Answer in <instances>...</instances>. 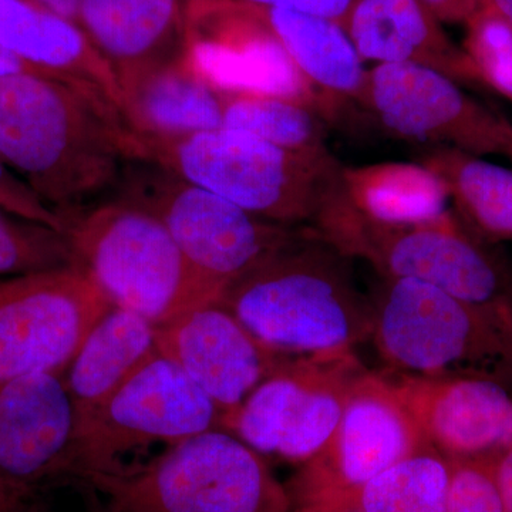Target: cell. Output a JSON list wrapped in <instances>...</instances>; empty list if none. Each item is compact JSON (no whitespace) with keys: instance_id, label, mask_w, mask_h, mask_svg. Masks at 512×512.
<instances>
[{"instance_id":"f1b7e54d","label":"cell","mask_w":512,"mask_h":512,"mask_svg":"<svg viewBox=\"0 0 512 512\" xmlns=\"http://www.w3.org/2000/svg\"><path fill=\"white\" fill-rule=\"evenodd\" d=\"M447 463V512H507L495 458H450Z\"/></svg>"},{"instance_id":"3957f363","label":"cell","mask_w":512,"mask_h":512,"mask_svg":"<svg viewBox=\"0 0 512 512\" xmlns=\"http://www.w3.org/2000/svg\"><path fill=\"white\" fill-rule=\"evenodd\" d=\"M133 137L138 160L161 165L254 217L285 227H312L345 171L330 151L293 153L232 128Z\"/></svg>"},{"instance_id":"7402d4cb","label":"cell","mask_w":512,"mask_h":512,"mask_svg":"<svg viewBox=\"0 0 512 512\" xmlns=\"http://www.w3.org/2000/svg\"><path fill=\"white\" fill-rule=\"evenodd\" d=\"M158 328L136 312L113 305L87 333L63 379L84 417L158 352Z\"/></svg>"},{"instance_id":"ac0fdd59","label":"cell","mask_w":512,"mask_h":512,"mask_svg":"<svg viewBox=\"0 0 512 512\" xmlns=\"http://www.w3.org/2000/svg\"><path fill=\"white\" fill-rule=\"evenodd\" d=\"M363 62L419 64L467 86L483 84L421 0H355L342 23Z\"/></svg>"},{"instance_id":"83f0119b","label":"cell","mask_w":512,"mask_h":512,"mask_svg":"<svg viewBox=\"0 0 512 512\" xmlns=\"http://www.w3.org/2000/svg\"><path fill=\"white\" fill-rule=\"evenodd\" d=\"M464 52L485 86L512 103V22L491 6L467 20Z\"/></svg>"},{"instance_id":"9a60e30c","label":"cell","mask_w":512,"mask_h":512,"mask_svg":"<svg viewBox=\"0 0 512 512\" xmlns=\"http://www.w3.org/2000/svg\"><path fill=\"white\" fill-rule=\"evenodd\" d=\"M158 350L220 409L237 410L288 355L264 345L218 302L204 303L157 332Z\"/></svg>"},{"instance_id":"d4e9b609","label":"cell","mask_w":512,"mask_h":512,"mask_svg":"<svg viewBox=\"0 0 512 512\" xmlns=\"http://www.w3.org/2000/svg\"><path fill=\"white\" fill-rule=\"evenodd\" d=\"M222 127L245 131L293 153H328L319 107L282 94L222 87Z\"/></svg>"},{"instance_id":"44dd1931","label":"cell","mask_w":512,"mask_h":512,"mask_svg":"<svg viewBox=\"0 0 512 512\" xmlns=\"http://www.w3.org/2000/svg\"><path fill=\"white\" fill-rule=\"evenodd\" d=\"M235 5L278 43L316 93L359 99L367 70L340 23L292 10Z\"/></svg>"},{"instance_id":"d590c367","label":"cell","mask_w":512,"mask_h":512,"mask_svg":"<svg viewBox=\"0 0 512 512\" xmlns=\"http://www.w3.org/2000/svg\"><path fill=\"white\" fill-rule=\"evenodd\" d=\"M16 74H40L35 69L23 62L19 56H16L5 43L0 40V79L16 76ZM43 76V74H40ZM49 77V76H47Z\"/></svg>"},{"instance_id":"836d02e7","label":"cell","mask_w":512,"mask_h":512,"mask_svg":"<svg viewBox=\"0 0 512 512\" xmlns=\"http://www.w3.org/2000/svg\"><path fill=\"white\" fill-rule=\"evenodd\" d=\"M495 477L507 512H512V446L495 458Z\"/></svg>"},{"instance_id":"f546056e","label":"cell","mask_w":512,"mask_h":512,"mask_svg":"<svg viewBox=\"0 0 512 512\" xmlns=\"http://www.w3.org/2000/svg\"><path fill=\"white\" fill-rule=\"evenodd\" d=\"M0 208L66 234V221L0 158Z\"/></svg>"},{"instance_id":"d6986e66","label":"cell","mask_w":512,"mask_h":512,"mask_svg":"<svg viewBox=\"0 0 512 512\" xmlns=\"http://www.w3.org/2000/svg\"><path fill=\"white\" fill-rule=\"evenodd\" d=\"M0 40L36 72L100 94L123 114L119 77L79 23L33 0H0Z\"/></svg>"},{"instance_id":"2e32d148","label":"cell","mask_w":512,"mask_h":512,"mask_svg":"<svg viewBox=\"0 0 512 512\" xmlns=\"http://www.w3.org/2000/svg\"><path fill=\"white\" fill-rule=\"evenodd\" d=\"M383 372L427 443L447 460L497 458L512 446V390L503 384Z\"/></svg>"},{"instance_id":"e575fe53","label":"cell","mask_w":512,"mask_h":512,"mask_svg":"<svg viewBox=\"0 0 512 512\" xmlns=\"http://www.w3.org/2000/svg\"><path fill=\"white\" fill-rule=\"evenodd\" d=\"M73 488L82 497L83 512H124L106 500L99 491L94 490L92 485L79 481L73 485Z\"/></svg>"},{"instance_id":"9c48e42d","label":"cell","mask_w":512,"mask_h":512,"mask_svg":"<svg viewBox=\"0 0 512 512\" xmlns=\"http://www.w3.org/2000/svg\"><path fill=\"white\" fill-rule=\"evenodd\" d=\"M217 429L220 409L158 350L99 409L80 417L76 483L90 474L119 470L121 457L130 451L154 443L174 446Z\"/></svg>"},{"instance_id":"f35d334b","label":"cell","mask_w":512,"mask_h":512,"mask_svg":"<svg viewBox=\"0 0 512 512\" xmlns=\"http://www.w3.org/2000/svg\"><path fill=\"white\" fill-rule=\"evenodd\" d=\"M480 6H491L512 22V0H480Z\"/></svg>"},{"instance_id":"74e56055","label":"cell","mask_w":512,"mask_h":512,"mask_svg":"<svg viewBox=\"0 0 512 512\" xmlns=\"http://www.w3.org/2000/svg\"><path fill=\"white\" fill-rule=\"evenodd\" d=\"M292 512H356L345 505L332 503H312L293 507Z\"/></svg>"},{"instance_id":"5b68a950","label":"cell","mask_w":512,"mask_h":512,"mask_svg":"<svg viewBox=\"0 0 512 512\" xmlns=\"http://www.w3.org/2000/svg\"><path fill=\"white\" fill-rule=\"evenodd\" d=\"M333 248L362 259L379 278L413 279L478 306H512L504 265L451 212L421 222H386L357 210L345 180L312 227Z\"/></svg>"},{"instance_id":"e0dca14e","label":"cell","mask_w":512,"mask_h":512,"mask_svg":"<svg viewBox=\"0 0 512 512\" xmlns=\"http://www.w3.org/2000/svg\"><path fill=\"white\" fill-rule=\"evenodd\" d=\"M77 23L121 84L194 53L190 0H80Z\"/></svg>"},{"instance_id":"8fae6325","label":"cell","mask_w":512,"mask_h":512,"mask_svg":"<svg viewBox=\"0 0 512 512\" xmlns=\"http://www.w3.org/2000/svg\"><path fill=\"white\" fill-rule=\"evenodd\" d=\"M430 444L384 372L357 377L328 443L299 466L286 490L293 507L340 503Z\"/></svg>"},{"instance_id":"277c9868","label":"cell","mask_w":512,"mask_h":512,"mask_svg":"<svg viewBox=\"0 0 512 512\" xmlns=\"http://www.w3.org/2000/svg\"><path fill=\"white\" fill-rule=\"evenodd\" d=\"M373 343L399 375L491 380L512 390V306H478L413 279L379 278Z\"/></svg>"},{"instance_id":"8992f818","label":"cell","mask_w":512,"mask_h":512,"mask_svg":"<svg viewBox=\"0 0 512 512\" xmlns=\"http://www.w3.org/2000/svg\"><path fill=\"white\" fill-rule=\"evenodd\" d=\"M63 218L74 265L113 305L157 328L220 298L151 212L111 198Z\"/></svg>"},{"instance_id":"1f68e13d","label":"cell","mask_w":512,"mask_h":512,"mask_svg":"<svg viewBox=\"0 0 512 512\" xmlns=\"http://www.w3.org/2000/svg\"><path fill=\"white\" fill-rule=\"evenodd\" d=\"M0 512H56L45 494L22 490L0 476Z\"/></svg>"},{"instance_id":"4fadbf2b","label":"cell","mask_w":512,"mask_h":512,"mask_svg":"<svg viewBox=\"0 0 512 512\" xmlns=\"http://www.w3.org/2000/svg\"><path fill=\"white\" fill-rule=\"evenodd\" d=\"M357 103L402 140L474 156L512 158V123L471 99L446 74L419 64H375Z\"/></svg>"},{"instance_id":"7c38bea8","label":"cell","mask_w":512,"mask_h":512,"mask_svg":"<svg viewBox=\"0 0 512 512\" xmlns=\"http://www.w3.org/2000/svg\"><path fill=\"white\" fill-rule=\"evenodd\" d=\"M111 306L76 265L0 279V384L64 373Z\"/></svg>"},{"instance_id":"d6a6232c","label":"cell","mask_w":512,"mask_h":512,"mask_svg":"<svg viewBox=\"0 0 512 512\" xmlns=\"http://www.w3.org/2000/svg\"><path fill=\"white\" fill-rule=\"evenodd\" d=\"M440 22L467 23L480 9V0H421Z\"/></svg>"},{"instance_id":"8d00e7d4","label":"cell","mask_w":512,"mask_h":512,"mask_svg":"<svg viewBox=\"0 0 512 512\" xmlns=\"http://www.w3.org/2000/svg\"><path fill=\"white\" fill-rule=\"evenodd\" d=\"M33 2L77 22L80 0H33Z\"/></svg>"},{"instance_id":"603a6c76","label":"cell","mask_w":512,"mask_h":512,"mask_svg":"<svg viewBox=\"0 0 512 512\" xmlns=\"http://www.w3.org/2000/svg\"><path fill=\"white\" fill-rule=\"evenodd\" d=\"M420 164L444 185L464 227L490 242H512L510 168L451 147H434Z\"/></svg>"},{"instance_id":"ffe728a7","label":"cell","mask_w":512,"mask_h":512,"mask_svg":"<svg viewBox=\"0 0 512 512\" xmlns=\"http://www.w3.org/2000/svg\"><path fill=\"white\" fill-rule=\"evenodd\" d=\"M123 117L138 136L174 138L217 130L224 123L222 87L195 52L121 84Z\"/></svg>"},{"instance_id":"4316f807","label":"cell","mask_w":512,"mask_h":512,"mask_svg":"<svg viewBox=\"0 0 512 512\" xmlns=\"http://www.w3.org/2000/svg\"><path fill=\"white\" fill-rule=\"evenodd\" d=\"M74 265L69 238L0 208V275L19 276Z\"/></svg>"},{"instance_id":"4dcf8cb0","label":"cell","mask_w":512,"mask_h":512,"mask_svg":"<svg viewBox=\"0 0 512 512\" xmlns=\"http://www.w3.org/2000/svg\"><path fill=\"white\" fill-rule=\"evenodd\" d=\"M197 2L241 3V5L261 6V8L292 10V12L335 20L342 25L355 0H197Z\"/></svg>"},{"instance_id":"6da1fadb","label":"cell","mask_w":512,"mask_h":512,"mask_svg":"<svg viewBox=\"0 0 512 512\" xmlns=\"http://www.w3.org/2000/svg\"><path fill=\"white\" fill-rule=\"evenodd\" d=\"M0 158L66 217L113 198L137 154L123 114L100 94L16 74L0 79Z\"/></svg>"},{"instance_id":"52a82bcc","label":"cell","mask_w":512,"mask_h":512,"mask_svg":"<svg viewBox=\"0 0 512 512\" xmlns=\"http://www.w3.org/2000/svg\"><path fill=\"white\" fill-rule=\"evenodd\" d=\"M80 481L124 512L293 511L266 458L221 429L165 447L147 463Z\"/></svg>"},{"instance_id":"484cf974","label":"cell","mask_w":512,"mask_h":512,"mask_svg":"<svg viewBox=\"0 0 512 512\" xmlns=\"http://www.w3.org/2000/svg\"><path fill=\"white\" fill-rule=\"evenodd\" d=\"M448 463L434 448L400 461L340 501L356 512H447Z\"/></svg>"},{"instance_id":"ba28073f","label":"cell","mask_w":512,"mask_h":512,"mask_svg":"<svg viewBox=\"0 0 512 512\" xmlns=\"http://www.w3.org/2000/svg\"><path fill=\"white\" fill-rule=\"evenodd\" d=\"M113 198L163 221L188 262L220 296L302 228L256 218L150 161L128 165Z\"/></svg>"},{"instance_id":"30bf717a","label":"cell","mask_w":512,"mask_h":512,"mask_svg":"<svg viewBox=\"0 0 512 512\" xmlns=\"http://www.w3.org/2000/svg\"><path fill=\"white\" fill-rule=\"evenodd\" d=\"M365 370L356 352L288 356L237 410L222 417L221 430L264 457L301 466L328 443Z\"/></svg>"},{"instance_id":"5bb4252c","label":"cell","mask_w":512,"mask_h":512,"mask_svg":"<svg viewBox=\"0 0 512 512\" xmlns=\"http://www.w3.org/2000/svg\"><path fill=\"white\" fill-rule=\"evenodd\" d=\"M79 416L63 373L0 384V476L45 494L77 480Z\"/></svg>"},{"instance_id":"cb8c5ba5","label":"cell","mask_w":512,"mask_h":512,"mask_svg":"<svg viewBox=\"0 0 512 512\" xmlns=\"http://www.w3.org/2000/svg\"><path fill=\"white\" fill-rule=\"evenodd\" d=\"M346 191L357 210L386 222H421L446 210V188L421 164L384 163L345 168Z\"/></svg>"},{"instance_id":"7a4b0ae2","label":"cell","mask_w":512,"mask_h":512,"mask_svg":"<svg viewBox=\"0 0 512 512\" xmlns=\"http://www.w3.org/2000/svg\"><path fill=\"white\" fill-rule=\"evenodd\" d=\"M217 302L282 355L355 352L372 332L369 296L357 288L352 259L311 227L299 228Z\"/></svg>"}]
</instances>
